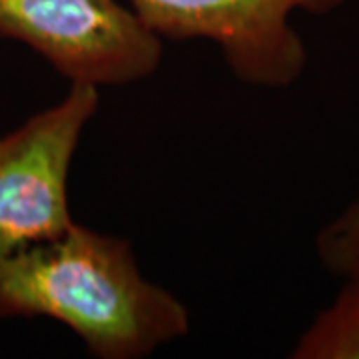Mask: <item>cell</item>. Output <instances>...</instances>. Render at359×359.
<instances>
[{"label": "cell", "instance_id": "1", "mask_svg": "<svg viewBox=\"0 0 359 359\" xmlns=\"http://www.w3.org/2000/svg\"><path fill=\"white\" fill-rule=\"evenodd\" d=\"M0 318H48L94 358L138 359L190 332L186 306L148 282L126 240L72 228L0 256Z\"/></svg>", "mask_w": 359, "mask_h": 359}, {"label": "cell", "instance_id": "2", "mask_svg": "<svg viewBox=\"0 0 359 359\" xmlns=\"http://www.w3.org/2000/svg\"><path fill=\"white\" fill-rule=\"evenodd\" d=\"M0 36L96 88L152 76L164 52L162 39L118 0H0Z\"/></svg>", "mask_w": 359, "mask_h": 359}, {"label": "cell", "instance_id": "3", "mask_svg": "<svg viewBox=\"0 0 359 359\" xmlns=\"http://www.w3.org/2000/svg\"><path fill=\"white\" fill-rule=\"evenodd\" d=\"M98 88L72 82L65 98L0 138V256L72 228L68 174Z\"/></svg>", "mask_w": 359, "mask_h": 359}, {"label": "cell", "instance_id": "4", "mask_svg": "<svg viewBox=\"0 0 359 359\" xmlns=\"http://www.w3.org/2000/svg\"><path fill=\"white\" fill-rule=\"evenodd\" d=\"M160 39L214 40L245 84L285 88L304 74L308 50L290 14H327L347 0H128Z\"/></svg>", "mask_w": 359, "mask_h": 359}, {"label": "cell", "instance_id": "5", "mask_svg": "<svg viewBox=\"0 0 359 359\" xmlns=\"http://www.w3.org/2000/svg\"><path fill=\"white\" fill-rule=\"evenodd\" d=\"M344 282L334 304L299 337L292 358L359 359V278Z\"/></svg>", "mask_w": 359, "mask_h": 359}, {"label": "cell", "instance_id": "6", "mask_svg": "<svg viewBox=\"0 0 359 359\" xmlns=\"http://www.w3.org/2000/svg\"><path fill=\"white\" fill-rule=\"evenodd\" d=\"M316 250L321 266L332 276L359 278V198L321 228Z\"/></svg>", "mask_w": 359, "mask_h": 359}]
</instances>
